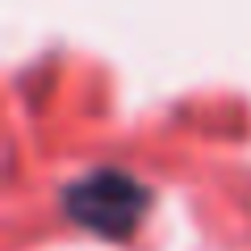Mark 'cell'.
I'll return each instance as SVG.
<instances>
[{
	"instance_id": "1",
	"label": "cell",
	"mask_w": 251,
	"mask_h": 251,
	"mask_svg": "<svg viewBox=\"0 0 251 251\" xmlns=\"http://www.w3.org/2000/svg\"><path fill=\"white\" fill-rule=\"evenodd\" d=\"M151 193L138 176L122 168H92L84 176H75L63 188V209L75 226L100 234V239H126L134 234L143 222Z\"/></svg>"
}]
</instances>
